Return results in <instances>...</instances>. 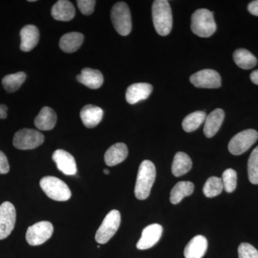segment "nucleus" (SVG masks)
I'll use <instances>...</instances> for the list:
<instances>
[{
    "label": "nucleus",
    "mask_w": 258,
    "mask_h": 258,
    "mask_svg": "<svg viewBox=\"0 0 258 258\" xmlns=\"http://www.w3.org/2000/svg\"><path fill=\"white\" fill-rule=\"evenodd\" d=\"M156 179V167L152 161L144 160L139 166L136 182V198L144 200L149 198L151 189Z\"/></svg>",
    "instance_id": "1"
},
{
    "label": "nucleus",
    "mask_w": 258,
    "mask_h": 258,
    "mask_svg": "<svg viewBox=\"0 0 258 258\" xmlns=\"http://www.w3.org/2000/svg\"><path fill=\"white\" fill-rule=\"evenodd\" d=\"M152 18L154 28L161 36H166L172 28V13L169 2L156 0L152 5Z\"/></svg>",
    "instance_id": "2"
},
{
    "label": "nucleus",
    "mask_w": 258,
    "mask_h": 258,
    "mask_svg": "<svg viewBox=\"0 0 258 258\" xmlns=\"http://www.w3.org/2000/svg\"><path fill=\"white\" fill-rule=\"evenodd\" d=\"M214 13L207 9H199L191 16V29L195 35L201 37L212 36L217 30Z\"/></svg>",
    "instance_id": "3"
},
{
    "label": "nucleus",
    "mask_w": 258,
    "mask_h": 258,
    "mask_svg": "<svg viewBox=\"0 0 258 258\" xmlns=\"http://www.w3.org/2000/svg\"><path fill=\"white\" fill-rule=\"evenodd\" d=\"M40 184L44 192L52 200L64 202L71 198V191L69 186L58 178L52 176H45L40 180Z\"/></svg>",
    "instance_id": "4"
},
{
    "label": "nucleus",
    "mask_w": 258,
    "mask_h": 258,
    "mask_svg": "<svg viewBox=\"0 0 258 258\" xmlns=\"http://www.w3.org/2000/svg\"><path fill=\"white\" fill-rule=\"evenodd\" d=\"M111 18L115 30L122 36H126L132 31V16L126 3L119 2L114 5L112 8Z\"/></svg>",
    "instance_id": "5"
},
{
    "label": "nucleus",
    "mask_w": 258,
    "mask_h": 258,
    "mask_svg": "<svg viewBox=\"0 0 258 258\" xmlns=\"http://www.w3.org/2000/svg\"><path fill=\"white\" fill-rule=\"evenodd\" d=\"M120 214L116 210H111L107 214L96 234V241L99 244H106L115 232L118 231L120 225Z\"/></svg>",
    "instance_id": "6"
},
{
    "label": "nucleus",
    "mask_w": 258,
    "mask_h": 258,
    "mask_svg": "<svg viewBox=\"0 0 258 258\" xmlns=\"http://www.w3.org/2000/svg\"><path fill=\"white\" fill-rule=\"evenodd\" d=\"M45 137L38 131L31 128L20 129L15 133L13 145L20 150H30L43 144Z\"/></svg>",
    "instance_id": "7"
},
{
    "label": "nucleus",
    "mask_w": 258,
    "mask_h": 258,
    "mask_svg": "<svg viewBox=\"0 0 258 258\" xmlns=\"http://www.w3.org/2000/svg\"><path fill=\"white\" fill-rule=\"evenodd\" d=\"M258 139V133L254 129H247L236 134L231 139L228 149L233 155H240L252 147Z\"/></svg>",
    "instance_id": "8"
},
{
    "label": "nucleus",
    "mask_w": 258,
    "mask_h": 258,
    "mask_svg": "<svg viewBox=\"0 0 258 258\" xmlns=\"http://www.w3.org/2000/svg\"><path fill=\"white\" fill-rule=\"evenodd\" d=\"M53 233V226L50 222H37L28 227L26 240L30 245L37 246L45 243Z\"/></svg>",
    "instance_id": "9"
},
{
    "label": "nucleus",
    "mask_w": 258,
    "mask_h": 258,
    "mask_svg": "<svg viewBox=\"0 0 258 258\" xmlns=\"http://www.w3.org/2000/svg\"><path fill=\"white\" fill-rule=\"evenodd\" d=\"M16 210L14 205L5 202L0 205V240L7 238L14 230Z\"/></svg>",
    "instance_id": "10"
},
{
    "label": "nucleus",
    "mask_w": 258,
    "mask_h": 258,
    "mask_svg": "<svg viewBox=\"0 0 258 258\" xmlns=\"http://www.w3.org/2000/svg\"><path fill=\"white\" fill-rule=\"evenodd\" d=\"M190 82L200 88H217L222 84L220 75L211 69L203 70L193 74L190 77Z\"/></svg>",
    "instance_id": "11"
},
{
    "label": "nucleus",
    "mask_w": 258,
    "mask_h": 258,
    "mask_svg": "<svg viewBox=\"0 0 258 258\" xmlns=\"http://www.w3.org/2000/svg\"><path fill=\"white\" fill-rule=\"evenodd\" d=\"M163 228L159 224H152L142 231V237L137 242V247L141 250L151 248L160 240Z\"/></svg>",
    "instance_id": "12"
},
{
    "label": "nucleus",
    "mask_w": 258,
    "mask_h": 258,
    "mask_svg": "<svg viewBox=\"0 0 258 258\" xmlns=\"http://www.w3.org/2000/svg\"><path fill=\"white\" fill-rule=\"evenodd\" d=\"M57 169L68 176L75 175L77 173V166L74 157L70 153L62 149L56 150L52 154Z\"/></svg>",
    "instance_id": "13"
},
{
    "label": "nucleus",
    "mask_w": 258,
    "mask_h": 258,
    "mask_svg": "<svg viewBox=\"0 0 258 258\" xmlns=\"http://www.w3.org/2000/svg\"><path fill=\"white\" fill-rule=\"evenodd\" d=\"M152 91V86L149 83H134L127 88L125 99L130 104H136L139 102L147 99Z\"/></svg>",
    "instance_id": "14"
},
{
    "label": "nucleus",
    "mask_w": 258,
    "mask_h": 258,
    "mask_svg": "<svg viewBox=\"0 0 258 258\" xmlns=\"http://www.w3.org/2000/svg\"><path fill=\"white\" fill-rule=\"evenodd\" d=\"M21 44L20 49L23 52H30L36 46L40 40V32L35 25H25L20 30Z\"/></svg>",
    "instance_id": "15"
},
{
    "label": "nucleus",
    "mask_w": 258,
    "mask_h": 258,
    "mask_svg": "<svg viewBox=\"0 0 258 258\" xmlns=\"http://www.w3.org/2000/svg\"><path fill=\"white\" fill-rule=\"evenodd\" d=\"M208 245V240L205 236H195L185 247V257L203 258L206 253Z\"/></svg>",
    "instance_id": "16"
},
{
    "label": "nucleus",
    "mask_w": 258,
    "mask_h": 258,
    "mask_svg": "<svg viewBox=\"0 0 258 258\" xmlns=\"http://www.w3.org/2000/svg\"><path fill=\"white\" fill-rule=\"evenodd\" d=\"M81 120L83 125L88 128H93L99 124L103 116V111L100 107L86 105L81 109Z\"/></svg>",
    "instance_id": "17"
},
{
    "label": "nucleus",
    "mask_w": 258,
    "mask_h": 258,
    "mask_svg": "<svg viewBox=\"0 0 258 258\" xmlns=\"http://www.w3.org/2000/svg\"><path fill=\"white\" fill-rule=\"evenodd\" d=\"M52 18L58 21L69 22L76 15L74 5L68 0H59L52 6L51 10Z\"/></svg>",
    "instance_id": "18"
},
{
    "label": "nucleus",
    "mask_w": 258,
    "mask_h": 258,
    "mask_svg": "<svg viewBox=\"0 0 258 258\" xmlns=\"http://www.w3.org/2000/svg\"><path fill=\"white\" fill-rule=\"evenodd\" d=\"M225 118V112L221 108L214 110L206 117L204 133L208 138L214 137L220 128Z\"/></svg>",
    "instance_id": "19"
},
{
    "label": "nucleus",
    "mask_w": 258,
    "mask_h": 258,
    "mask_svg": "<svg viewBox=\"0 0 258 258\" xmlns=\"http://www.w3.org/2000/svg\"><path fill=\"white\" fill-rule=\"evenodd\" d=\"M128 148L123 143H117L111 146L105 154V162L107 165L113 166L123 162L128 156Z\"/></svg>",
    "instance_id": "20"
},
{
    "label": "nucleus",
    "mask_w": 258,
    "mask_h": 258,
    "mask_svg": "<svg viewBox=\"0 0 258 258\" xmlns=\"http://www.w3.org/2000/svg\"><path fill=\"white\" fill-rule=\"evenodd\" d=\"M77 80L84 86L91 89H98L103 83V76L98 70L84 69L81 74L77 76Z\"/></svg>",
    "instance_id": "21"
},
{
    "label": "nucleus",
    "mask_w": 258,
    "mask_h": 258,
    "mask_svg": "<svg viewBox=\"0 0 258 258\" xmlns=\"http://www.w3.org/2000/svg\"><path fill=\"white\" fill-rule=\"evenodd\" d=\"M57 122V114L50 107L45 106L42 108L35 119V125L42 131H50L53 129Z\"/></svg>",
    "instance_id": "22"
},
{
    "label": "nucleus",
    "mask_w": 258,
    "mask_h": 258,
    "mask_svg": "<svg viewBox=\"0 0 258 258\" xmlns=\"http://www.w3.org/2000/svg\"><path fill=\"white\" fill-rule=\"evenodd\" d=\"M84 36L77 32H69L61 37L59 45L61 50L68 53H72L79 50L82 45Z\"/></svg>",
    "instance_id": "23"
},
{
    "label": "nucleus",
    "mask_w": 258,
    "mask_h": 258,
    "mask_svg": "<svg viewBox=\"0 0 258 258\" xmlns=\"http://www.w3.org/2000/svg\"><path fill=\"white\" fill-rule=\"evenodd\" d=\"M191 167H192V161L186 153H176L171 166V172L174 176L184 175L191 170Z\"/></svg>",
    "instance_id": "24"
},
{
    "label": "nucleus",
    "mask_w": 258,
    "mask_h": 258,
    "mask_svg": "<svg viewBox=\"0 0 258 258\" xmlns=\"http://www.w3.org/2000/svg\"><path fill=\"white\" fill-rule=\"evenodd\" d=\"M195 185L191 181H179L171 189L170 202L173 205L179 204L186 197L193 193Z\"/></svg>",
    "instance_id": "25"
},
{
    "label": "nucleus",
    "mask_w": 258,
    "mask_h": 258,
    "mask_svg": "<svg viewBox=\"0 0 258 258\" xmlns=\"http://www.w3.org/2000/svg\"><path fill=\"white\" fill-rule=\"evenodd\" d=\"M233 59L237 66L244 70L252 69L257 62L255 56L243 48L237 49L234 52Z\"/></svg>",
    "instance_id": "26"
},
{
    "label": "nucleus",
    "mask_w": 258,
    "mask_h": 258,
    "mask_svg": "<svg viewBox=\"0 0 258 258\" xmlns=\"http://www.w3.org/2000/svg\"><path fill=\"white\" fill-rule=\"evenodd\" d=\"M26 74L24 72H18L14 74H10L3 78V83L5 89L8 92L14 93L21 87L26 80Z\"/></svg>",
    "instance_id": "27"
},
{
    "label": "nucleus",
    "mask_w": 258,
    "mask_h": 258,
    "mask_svg": "<svg viewBox=\"0 0 258 258\" xmlns=\"http://www.w3.org/2000/svg\"><path fill=\"white\" fill-rule=\"evenodd\" d=\"M206 119V113L204 111H195L185 117L182 122L183 129L186 132L197 130Z\"/></svg>",
    "instance_id": "28"
},
{
    "label": "nucleus",
    "mask_w": 258,
    "mask_h": 258,
    "mask_svg": "<svg viewBox=\"0 0 258 258\" xmlns=\"http://www.w3.org/2000/svg\"><path fill=\"white\" fill-rule=\"evenodd\" d=\"M223 189L221 178L212 176L207 180L206 183L204 185L203 192L207 198H215L220 195Z\"/></svg>",
    "instance_id": "29"
},
{
    "label": "nucleus",
    "mask_w": 258,
    "mask_h": 258,
    "mask_svg": "<svg viewBox=\"0 0 258 258\" xmlns=\"http://www.w3.org/2000/svg\"><path fill=\"white\" fill-rule=\"evenodd\" d=\"M247 171L249 181L252 184H258V147L252 151L249 156Z\"/></svg>",
    "instance_id": "30"
},
{
    "label": "nucleus",
    "mask_w": 258,
    "mask_h": 258,
    "mask_svg": "<svg viewBox=\"0 0 258 258\" xmlns=\"http://www.w3.org/2000/svg\"><path fill=\"white\" fill-rule=\"evenodd\" d=\"M223 187L228 193L235 191L237 186V172L234 169H227L224 171L221 178Z\"/></svg>",
    "instance_id": "31"
},
{
    "label": "nucleus",
    "mask_w": 258,
    "mask_h": 258,
    "mask_svg": "<svg viewBox=\"0 0 258 258\" xmlns=\"http://www.w3.org/2000/svg\"><path fill=\"white\" fill-rule=\"evenodd\" d=\"M239 258H258V250L249 243H241L238 247Z\"/></svg>",
    "instance_id": "32"
},
{
    "label": "nucleus",
    "mask_w": 258,
    "mask_h": 258,
    "mask_svg": "<svg viewBox=\"0 0 258 258\" xmlns=\"http://www.w3.org/2000/svg\"><path fill=\"white\" fill-rule=\"evenodd\" d=\"M96 1L94 0H79L77 1L78 7L82 14L90 15L92 14L94 10Z\"/></svg>",
    "instance_id": "33"
},
{
    "label": "nucleus",
    "mask_w": 258,
    "mask_h": 258,
    "mask_svg": "<svg viewBox=\"0 0 258 258\" xmlns=\"http://www.w3.org/2000/svg\"><path fill=\"white\" fill-rule=\"evenodd\" d=\"M10 171V164L8 158L0 151V174H8Z\"/></svg>",
    "instance_id": "34"
},
{
    "label": "nucleus",
    "mask_w": 258,
    "mask_h": 258,
    "mask_svg": "<svg viewBox=\"0 0 258 258\" xmlns=\"http://www.w3.org/2000/svg\"><path fill=\"white\" fill-rule=\"evenodd\" d=\"M248 11L252 15L258 16V0L251 2L248 5Z\"/></svg>",
    "instance_id": "35"
},
{
    "label": "nucleus",
    "mask_w": 258,
    "mask_h": 258,
    "mask_svg": "<svg viewBox=\"0 0 258 258\" xmlns=\"http://www.w3.org/2000/svg\"><path fill=\"white\" fill-rule=\"evenodd\" d=\"M7 112H8V107L5 105L0 104V118L5 119L7 118Z\"/></svg>",
    "instance_id": "36"
},
{
    "label": "nucleus",
    "mask_w": 258,
    "mask_h": 258,
    "mask_svg": "<svg viewBox=\"0 0 258 258\" xmlns=\"http://www.w3.org/2000/svg\"><path fill=\"white\" fill-rule=\"evenodd\" d=\"M250 79L254 84L258 85V70H256L251 74Z\"/></svg>",
    "instance_id": "37"
},
{
    "label": "nucleus",
    "mask_w": 258,
    "mask_h": 258,
    "mask_svg": "<svg viewBox=\"0 0 258 258\" xmlns=\"http://www.w3.org/2000/svg\"><path fill=\"white\" fill-rule=\"evenodd\" d=\"M103 172H104V174H110V171L109 170H108V169H104V170H103Z\"/></svg>",
    "instance_id": "38"
},
{
    "label": "nucleus",
    "mask_w": 258,
    "mask_h": 258,
    "mask_svg": "<svg viewBox=\"0 0 258 258\" xmlns=\"http://www.w3.org/2000/svg\"><path fill=\"white\" fill-rule=\"evenodd\" d=\"M28 2H30V3H34V2H35V0H29Z\"/></svg>",
    "instance_id": "39"
}]
</instances>
